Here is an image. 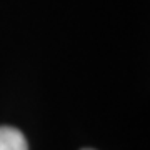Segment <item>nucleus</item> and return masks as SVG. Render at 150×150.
Listing matches in <instances>:
<instances>
[{
  "label": "nucleus",
  "instance_id": "obj_2",
  "mask_svg": "<svg viewBox=\"0 0 150 150\" xmlns=\"http://www.w3.org/2000/svg\"><path fill=\"white\" fill-rule=\"evenodd\" d=\"M83 150H92V149H83Z\"/></svg>",
  "mask_w": 150,
  "mask_h": 150
},
{
  "label": "nucleus",
  "instance_id": "obj_1",
  "mask_svg": "<svg viewBox=\"0 0 150 150\" xmlns=\"http://www.w3.org/2000/svg\"><path fill=\"white\" fill-rule=\"evenodd\" d=\"M0 150H28L27 140L15 127H0Z\"/></svg>",
  "mask_w": 150,
  "mask_h": 150
}]
</instances>
